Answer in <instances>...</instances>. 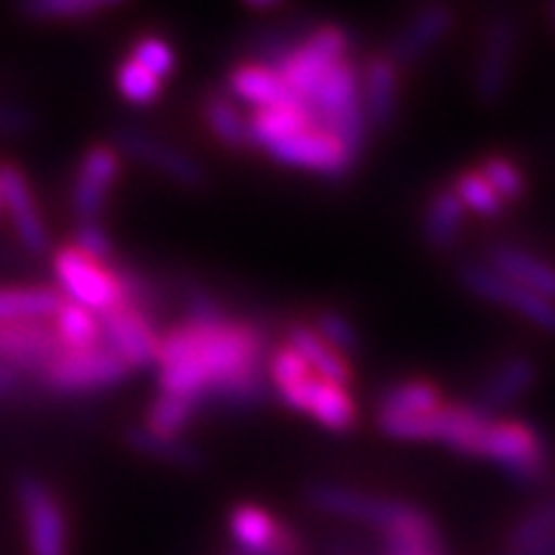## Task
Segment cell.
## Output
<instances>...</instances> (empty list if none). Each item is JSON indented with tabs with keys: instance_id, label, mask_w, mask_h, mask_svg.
Returning a JSON list of instances; mask_svg holds the SVG:
<instances>
[{
	"instance_id": "1",
	"label": "cell",
	"mask_w": 555,
	"mask_h": 555,
	"mask_svg": "<svg viewBox=\"0 0 555 555\" xmlns=\"http://www.w3.org/2000/svg\"><path fill=\"white\" fill-rule=\"evenodd\" d=\"M267 337L258 326L235 318L182 321L162 332L159 391L224 405H256L267 400L263 380Z\"/></svg>"
},
{
	"instance_id": "2",
	"label": "cell",
	"mask_w": 555,
	"mask_h": 555,
	"mask_svg": "<svg viewBox=\"0 0 555 555\" xmlns=\"http://www.w3.org/2000/svg\"><path fill=\"white\" fill-rule=\"evenodd\" d=\"M267 374H270L275 395L289 409L309 414L323 428L346 434L358 425V402L349 395V388L318 377L289 344L272 351Z\"/></svg>"
},
{
	"instance_id": "3",
	"label": "cell",
	"mask_w": 555,
	"mask_h": 555,
	"mask_svg": "<svg viewBox=\"0 0 555 555\" xmlns=\"http://www.w3.org/2000/svg\"><path fill=\"white\" fill-rule=\"evenodd\" d=\"M307 105L312 108L314 122L330 131L351 156H360L369 139V119L360 91V68L349 57L337 63L309 94Z\"/></svg>"
},
{
	"instance_id": "4",
	"label": "cell",
	"mask_w": 555,
	"mask_h": 555,
	"mask_svg": "<svg viewBox=\"0 0 555 555\" xmlns=\"http://www.w3.org/2000/svg\"><path fill=\"white\" fill-rule=\"evenodd\" d=\"M52 270L57 293L77 307L94 312L96 318L125 300V286L117 267L86 256L74 244L54 249Z\"/></svg>"
},
{
	"instance_id": "5",
	"label": "cell",
	"mask_w": 555,
	"mask_h": 555,
	"mask_svg": "<svg viewBox=\"0 0 555 555\" xmlns=\"http://www.w3.org/2000/svg\"><path fill=\"white\" fill-rule=\"evenodd\" d=\"M346 52H349V35L346 29L335 26V23H323L318 29L309 31L307 37H300L298 43L289 46L281 57L272 63L286 88L293 91L298 100L307 103L318 82L337 66L344 63Z\"/></svg>"
},
{
	"instance_id": "6",
	"label": "cell",
	"mask_w": 555,
	"mask_h": 555,
	"mask_svg": "<svg viewBox=\"0 0 555 555\" xmlns=\"http://www.w3.org/2000/svg\"><path fill=\"white\" fill-rule=\"evenodd\" d=\"M307 504L314 507V511L337 516V519H351L374 527L383 539L402 530V527L411 525V521L420 519L425 513L414 507V504L372 496V493H363V490L330 482H318L307 488Z\"/></svg>"
},
{
	"instance_id": "7",
	"label": "cell",
	"mask_w": 555,
	"mask_h": 555,
	"mask_svg": "<svg viewBox=\"0 0 555 555\" xmlns=\"http://www.w3.org/2000/svg\"><path fill=\"white\" fill-rule=\"evenodd\" d=\"M482 460L496 462L513 482L539 485L550 470L547 446L533 425L525 420H490L479 446Z\"/></svg>"
},
{
	"instance_id": "8",
	"label": "cell",
	"mask_w": 555,
	"mask_h": 555,
	"mask_svg": "<svg viewBox=\"0 0 555 555\" xmlns=\"http://www.w3.org/2000/svg\"><path fill=\"white\" fill-rule=\"evenodd\" d=\"M15 502L29 555H68L66 511L57 493L40 476H21L15 482Z\"/></svg>"
},
{
	"instance_id": "9",
	"label": "cell",
	"mask_w": 555,
	"mask_h": 555,
	"mask_svg": "<svg viewBox=\"0 0 555 555\" xmlns=\"http://www.w3.org/2000/svg\"><path fill=\"white\" fill-rule=\"evenodd\" d=\"M521 26L507 12L496 15L485 26L482 46L476 54L474 68V94L482 105H499L504 91L511 86L516 52H519Z\"/></svg>"
},
{
	"instance_id": "10",
	"label": "cell",
	"mask_w": 555,
	"mask_h": 555,
	"mask_svg": "<svg viewBox=\"0 0 555 555\" xmlns=\"http://www.w3.org/2000/svg\"><path fill=\"white\" fill-rule=\"evenodd\" d=\"M128 374L131 369L114 351L94 346L86 351H63L37 377L57 395H88V391L117 386Z\"/></svg>"
},
{
	"instance_id": "11",
	"label": "cell",
	"mask_w": 555,
	"mask_h": 555,
	"mask_svg": "<svg viewBox=\"0 0 555 555\" xmlns=\"http://www.w3.org/2000/svg\"><path fill=\"white\" fill-rule=\"evenodd\" d=\"M100 335L105 349L114 351L131 372L159 363L162 332L156 330L154 318L131 300L100 314Z\"/></svg>"
},
{
	"instance_id": "12",
	"label": "cell",
	"mask_w": 555,
	"mask_h": 555,
	"mask_svg": "<svg viewBox=\"0 0 555 555\" xmlns=\"http://www.w3.org/2000/svg\"><path fill=\"white\" fill-rule=\"evenodd\" d=\"M462 284L468 286L476 298L488 300L493 307L511 309L527 323H533L535 330L544 335H555V304L541 295L527 293L525 286L513 284L504 275L493 272L488 263H465L460 272Z\"/></svg>"
},
{
	"instance_id": "13",
	"label": "cell",
	"mask_w": 555,
	"mask_h": 555,
	"mask_svg": "<svg viewBox=\"0 0 555 555\" xmlns=\"http://www.w3.org/2000/svg\"><path fill=\"white\" fill-rule=\"evenodd\" d=\"M122 170V154L114 145H91L74 170L72 212L77 224H96Z\"/></svg>"
},
{
	"instance_id": "14",
	"label": "cell",
	"mask_w": 555,
	"mask_h": 555,
	"mask_svg": "<svg viewBox=\"0 0 555 555\" xmlns=\"http://www.w3.org/2000/svg\"><path fill=\"white\" fill-rule=\"evenodd\" d=\"M267 154L278 165L321 173L326 179H344L358 162V156H351L330 131H323L321 125H312L284 142H275L272 147H267Z\"/></svg>"
},
{
	"instance_id": "15",
	"label": "cell",
	"mask_w": 555,
	"mask_h": 555,
	"mask_svg": "<svg viewBox=\"0 0 555 555\" xmlns=\"http://www.w3.org/2000/svg\"><path fill=\"white\" fill-rule=\"evenodd\" d=\"M122 156H131L133 162L145 165L154 173L165 176L179 188H202L205 184V168L193 159L191 154H184L182 147L170 145L156 133L142 131V128H119L117 145H114Z\"/></svg>"
},
{
	"instance_id": "16",
	"label": "cell",
	"mask_w": 555,
	"mask_h": 555,
	"mask_svg": "<svg viewBox=\"0 0 555 555\" xmlns=\"http://www.w3.org/2000/svg\"><path fill=\"white\" fill-rule=\"evenodd\" d=\"M227 527L244 555H300L298 535L258 504H235Z\"/></svg>"
},
{
	"instance_id": "17",
	"label": "cell",
	"mask_w": 555,
	"mask_h": 555,
	"mask_svg": "<svg viewBox=\"0 0 555 555\" xmlns=\"http://www.w3.org/2000/svg\"><path fill=\"white\" fill-rule=\"evenodd\" d=\"M453 26H456V12L451 7H446V3L420 7L409 17V23L397 31L391 46H388V60L397 68H411L416 63H423L451 35Z\"/></svg>"
},
{
	"instance_id": "18",
	"label": "cell",
	"mask_w": 555,
	"mask_h": 555,
	"mask_svg": "<svg viewBox=\"0 0 555 555\" xmlns=\"http://www.w3.org/2000/svg\"><path fill=\"white\" fill-rule=\"evenodd\" d=\"M0 191H3V210L12 219L17 242L29 249L31 256H46L49 253V230H46V221L40 216L29 179L12 162L0 165Z\"/></svg>"
},
{
	"instance_id": "19",
	"label": "cell",
	"mask_w": 555,
	"mask_h": 555,
	"mask_svg": "<svg viewBox=\"0 0 555 555\" xmlns=\"http://www.w3.org/2000/svg\"><path fill=\"white\" fill-rule=\"evenodd\" d=\"M57 354H63L52 321L7 323L0 326V363L15 372L40 374Z\"/></svg>"
},
{
	"instance_id": "20",
	"label": "cell",
	"mask_w": 555,
	"mask_h": 555,
	"mask_svg": "<svg viewBox=\"0 0 555 555\" xmlns=\"http://www.w3.org/2000/svg\"><path fill=\"white\" fill-rule=\"evenodd\" d=\"M360 91L369 128L388 131L400 105V68L388 60V54H374L365 68H360Z\"/></svg>"
},
{
	"instance_id": "21",
	"label": "cell",
	"mask_w": 555,
	"mask_h": 555,
	"mask_svg": "<svg viewBox=\"0 0 555 555\" xmlns=\"http://www.w3.org/2000/svg\"><path fill=\"white\" fill-rule=\"evenodd\" d=\"M535 377H539V369H535L533 360L525 358V354H513V358L502 360L485 377L476 405L490 416H493V411L511 409L521 397L530 395V388L535 386Z\"/></svg>"
},
{
	"instance_id": "22",
	"label": "cell",
	"mask_w": 555,
	"mask_h": 555,
	"mask_svg": "<svg viewBox=\"0 0 555 555\" xmlns=\"http://www.w3.org/2000/svg\"><path fill=\"white\" fill-rule=\"evenodd\" d=\"M488 267L499 275H504L513 284L525 286L527 293L541 295L555 304V267L544 258L527 253L519 247H493L488 253Z\"/></svg>"
},
{
	"instance_id": "23",
	"label": "cell",
	"mask_w": 555,
	"mask_h": 555,
	"mask_svg": "<svg viewBox=\"0 0 555 555\" xmlns=\"http://www.w3.org/2000/svg\"><path fill=\"white\" fill-rule=\"evenodd\" d=\"M227 88L235 100L253 105V111L258 108H272V105L289 103V100H298V96L286 88V82L281 80V74L272 66H263L258 60H249L230 72V80Z\"/></svg>"
},
{
	"instance_id": "24",
	"label": "cell",
	"mask_w": 555,
	"mask_h": 555,
	"mask_svg": "<svg viewBox=\"0 0 555 555\" xmlns=\"http://www.w3.org/2000/svg\"><path fill=\"white\" fill-rule=\"evenodd\" d=\"M286 344L293 346L300 358L307 360L309 369H312L318 377H323V380L337 383V386L344 388H349L351 383H354L351 360L344 358L340 351L332 349V346L326 344L312 326H307V323H295V326H289V332H286Z\"/></svg>"
},
{
	"instance_id": "25",
	"label": "cell",
	"mask_w": 555,
	"mask_h": 555,
	"mask_svg": "<svg viewBox=\"0 0 555 555\" xmlns=\"http://www.w3.org/2000/svg\"><path fill=\"white\" fill-rule=\"evenodd\" d=\"M249 125V139L253 145L258 147H272L275 142H284V139L295 137V133L312 128L314 117L312 108H309L304 100H289V103L272 105V108H258L247 117Z\"/></svg>"
},
{
	"instance_id": "26",
	"label": "cell",
	"mask_w": 555,
	"mask_h": 555,
	"mask_svg": "<svg viewBox=\"0 0 555 555\" xmlns=\"http://www.w3.org/2000/svg\"><path fill=\"white\" fill-rule=\"evenodd\" d=\"M125 442L139 456L165 462V465H173V468H205V453H202V448L193 446L191 439H184L182 434H156L151 428H145V425H131L125 431Z\"/></svg>"
},
{
	"instance_id": "27",
	"label": "cell",
	"mask_w": 555,
	"mask_h": 555,
	"mask_svg": "<svg viewBox=\"0 0 555 555\" xmlns=\"http://www.w3.org/2000/svg\"><path fill=\"white\" fill-rule=\"evenodd\" d=\"M57 286H0V326L7 323L52 321L63 307Z\"/></svg>"
},
{
	"instance_id": "28",
	"label": "cell",
	"mask_w": 555,
	"mask_h": 555,
	"mask_svg": "<svg viewBox=\"0 0 555 555\" xmlns=\"http://www.w3.org/2000/svg\"><path fill=\"white\" fill-rule=\"evenodd\" d=\"M462 221H465V207L456 198L453 188H439L425 207L423 216V238L434 253H448L456 244L462 233Z\"/></svg>"
},
{
	"instance_id": "29",
	"label": "cell",
	"mask_w": 555,
	"mask_h": 555,
	"mask_svg": "<svg viewBox=\"0 0 555 555\" xmlns=\"http://www.w3.org/2000/svg\"><path fill=\"white\" fill-rule=\"evenodd\" d=\"M202 117H205V125L210 128L212 139L221 142L224 147L244 151V147L253 145L247 117H244L242 108L235 105L230 94H219V91L207 94L205 103H202Z\"/></svg>"
},
{
	"instance_id": "30",
	"label": "cell",
	"mask_w": 555,
	"mask_h": 555,
	"mask_svg": "<svg viewBox=\"0 0 555 555\" xmlns=\"http://www.w3.org/2000/svg\"><path fill=\"white\" fill-rule=\"evenodd\" d=\"M442 391H439L437 383L431 380H402L397 386H391L386 395L380 397V405H377V416H423L434 414L437 409H442Z\"/></svg>"
},
{
	"instance_id": "31",
	"label": "cell",
	"mask_w": 555,
	"mask_h": 555,
	"mask_svg": "<svg viewBox=\"0 0 555 555\" xmlns=\"http://www.w3.org/2000/svg\"><path fill=\"white\" fill-rule=\"evenodd\" d=\"M52 326L57 332L60 344H63V351H86L94 349V346H103L100 318L72 304V300H63V307L52 318Z\"/></svg>"
},
{
	"instance_id": "32",
	"label": "cell",
	"mask_w": 555,
	"mask_h": 555,
	"mask_svg": "<svg viewBox=\"0 0 555 555\" xmlns=\"http://www.w3.org/2000/svg\"><path fill=\"white\" fill-rule=\"evenodd\" d=\"M453 193L462 202V207L474 216H482V219H496L504 212V202L496 196V191L485 182V176L479 173V168H468L456 173L453 179Z\"/></svg>"
},
{
	"instance_id": "33",
	"label": "cell",
	"mask_w": 555,
	"mask_h": 555,
	"mask_svg": "<svg viewBox=\"0 0 555 555\" xmlns=\"http://www.w3.org/2000/svg\"><path fill=\"white\" fill-rule=\"evenodd\" d=\"M198 409L202 405L196 400H191V397L162 395L159 391V397L151 402V409H147V416L142 425L156 434H179L193 423V416L198 414Z\"/></svg>"
},
{
	"instance_id": "34",
	"label": "cell",
	"mask_w": 555,
	"mask_h": 555,
	"mask_svg": "<svg viewBox=\"0 0 555 555\" xmlns=\"http://www.w3.org/2000/svg\"><path fill=\"white\" fill-rule=\"evenodd\" d=\"M114 3L105 0H35L21 7V15L35 23H66V21H86L94 17Z\"/></svg>"
},
{
	"instance_id": "35",
	"label": "cell",
	"mask_w": 555,
	"mask_h": 555,
	"mask_svg": "<svg viewBox=\"0 0 555 555\" xmlns=\"http://www.w3.org/2000/svg\"><path fill=\"white\" fill-rule=\"evenodd\" d=\"M479 173L485 176V182L496 191V196L502 198L504 205H513V202L525 198L527 193L525 170H521L511 156H502V154L485 156L482 165H479Z\"/></svg>"
},
{
	"instance_id": "36",
	"label": "cell",
	"mask_w": 555,
	"mask_h": 555,
	"mask_svg": "<svg viewBox=\"0 0 555 555\" xmlns=\"http://www.w3.org/2000/svg\"><path fill=\"white\" fill-rule=\"evenodd\" d=\"M555 539V493L539 502L535 507L521 516L507 533V547H527V544H539V541Z\"/></svg>"
},
{
	"instance_id": "37",
	"label": "cell",
	"mask_w": 555,
	"mask_h": 555,
	"mask_svg": "<svg viewBox=\"0 0 555 555\" xmlns=\"http://www.w3.org/2000/svg\"><path fill=\"white\" fill-rule=\"evenodd\" d=\"M117 91L131 105H151L159 100L162 80H156L154 74L145 72L139 63L128 57L117 68Z\"/></svg>"
},
{
	"instance_id": "38",
	"label": "cell",
	"mask_w": 555,
	"mask_h": 555,
	"mask_svg": "<svg viewBox=\"0 0 555 555\" xmlns=\"http://www.w3.org/2000/svg\"><path fill=\"white\" fill-rule=\"evenodd\" d=\"M312 330L326 340L335 351H340L344 358H351V354H358L360 351V335L354 330V323L346 318L344 312H337V309H321V312L314 314Z\"/></svg>"
},
{
	"instance_id": "39",
	"label": "cell",
	"mask_w": 555,
	"mask_h": 555,
	"mask_svg": "<svg viewBox=\"0 0 555 555\" xmlns=\"http://www.w3.org/2000/svg\"><path fill=\"white\" fill-rule=\"evenodd\" d=\"M131 60L145 68V72L154 74L156 80H165V77H170L176 68L173 49H170V43L165 40V37H156V35L139 37L131 49Z\"/></svg>"
},
{
	"instance_id": "40",
	"label": "cell",
	"mask_w": 555,
	"mask_h": 555,
	"mask_svg": "<svg viewBox=\"0 0 555 555\" xmlns=\"http://www.w3.org/2000/svg\"><path fill=\"white\" fill-rule=\"evenodd\" d=\"M74 247L86 253V256L96 258V261L111 263V258H114V244H111L108 233L100 224H77Z\"/></svg>"
},
{
	"instance_id": "41",
	"label": "cell",
	"mask_w": 555,
	"mask_h": 555,
	"mask_svg": "<svg viewBox=\"0 0 555 555\" xmlns=\"http://www.w3.org/2000/svg\"><path fill=\"white\" fill-rule=\"evenodd\" d=\"M35 128V117L21 105L0 103V137H17Z\"/></svg>"
},
{
	"instance_id": "42",
	"label": "cell",
	"mask_w": 555,
	"mask_h": 555,
	"mask_svg": "<svg viewBox=\"0 0 555 555\" xmlns=\"http://www.w3.org/2000/svg\"><path fill=\"white\" fill-rule=\"evenodd\" d=\"M504 555H555V539L539 541V544H527V547H513Z\"/></svg>"
},
{
	"instance_id": "43",
	"label": "cell",
	"mask_w": 555,
	"mask_h": 555,
	"mask_svg": "<svg viewBox=\"0 0 555 555\" xmlns=\"http://www.w3.org/2000/svg\"><path fill=\"white\" fill-rule=\"evenodd\" d=\"M17 386H21V372H15V369H9V365L0 363V397L12 395Z\"/></svg>"
},
{
	"instance_id": "44",
	"label": "cell",
	"mask_w": 555,
	"mask_h": 555,
	"mask_svg": "<svg viewBox=\"0 0 555 555\" xmlns=\"http://www.w3.org/2000/svg\"><path fill=\"white\" fill-rule=\"evenodd\" d=\"M0 216H3V191H0Z\"/></svg>"
},
{
	"instance_id": "45",
	"label": "cell",
	"mask_w": 555,
	"mask_h": 555,
	"mask_svg": "<svg viewBox=\"0 0 555 555\" xmlns=\"http://www.w3.org/2000/svg\"><path fill=\"white\" fill-rule=\"evenodd\" d=\"M230 555H244V553H238V550H233V553H230Z\"/></svg>"
},
{
	"instance_id": "46",
	"label": "cell",
	"mask_w": 555,
	"mask_h": 555,
	"mask_svg": "<svg viewBox=\"0 0 555 555\" xmlns=\"http://www.w3.org/2000/svg\"><path fill=\"white\" fill-rule=\"evenodd\" d=\"M553 26H555V7H553Z\"/></svg>"
}]
</instances>
